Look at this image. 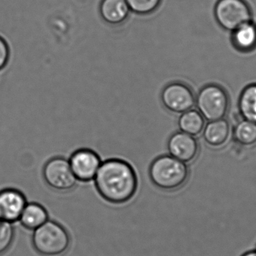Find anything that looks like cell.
<instances>
[{"instance_id":"cell-16","label":"cell","mask_w":256,"mask_h":256,"mask_svg":"<svg viewBox=\"0 0 256 256\" xmlns=\"http://www.w3.org/2000/svg\"><path fill=\"white\" fill-rule=\"evenodd\" d=\"M239 110L244 120L256 123V84L248 86L242 92Z\"/></svg>"},{"instance_id":"cell-7","label":"cell","mask_w":256,"mask_h":256,"mask_svg":"<svg viewBox=\"0 0 256 256\" xmlns=\"http://www.w3.org/2000/svg\"><path fill=\"white\" fill-rule=\"evenodd\" d=\"M161 101L167 110L177 114H183L192 108L196 103L194 92L186 84L171 83L164 87Z\"/></svg>"},{"instance_id":"cell-1","label":"cell","mask_w":256,"mask_h":256,"mask_svg":"<svg viewBox=\"0 0 256 256\" xmlns=\"http://www.w3.org/2000/svg\"><path fill=\"white\" fill-rule=\"evenodd\" d=\"M94 180L99 195L110 204H126L138 189L134 167L123 159H110L102 162Z\"/></svg>"},{"instance_id":"cell-20","label":"cell","mask_w":256,"mask_h":256,"mask_svg":"<svg viewBox=\"0 0 256 256\" xmlns=\"http://www.w3.org/2000/svg\"><path fill=\"white\" fill-rule=\"evenodd\" d=\"M8 45L7 42L0 36V70L2 69L7 65L9 60Z\"/></svg>"},{"instance_id":"cell-2","label":"cell","mask_w":256,"mask_h":256,"mask_svg":"<svg viewBox=\"0 0 256 256\" xmlns=\"http://www.w3.org/2000/svg\"><path fill=\"white\" fill-rule=\"evenodd\" d=\"M186 163L170 155L158 156L150 164L148 176L154 186L166 192L178 190L184 186L189 178Z\"/></svg>"},{"instance_id":"cell-12","label":"cell","mask_w":256,"mask_h":256,"mask_svg":"<svg viewBox=\"0 0 256 256\" xmlns=\"http://www.w3.org/2000/svg\"><path fill=\"white\" fill-rule=\"evenodd\" d=\"M48 220H49L48 211L42 204L38 203L27 204L19 219L22 227L31 231L37 229Z\"/></svg>"},{"instance_id":"cell-5","label":"cell","mask_w":256,"mask_h":256,"mask_svg":"<svg viewBox=\"0 0 256 256\" xmlns=\"http://www.w3.org/2000/svg\"><path fill=\"white\" fill-rule=\"evenodd\" d=\"M214 15L218 24L228 31L252 21V11L245 0H218Z\"/></svg>"},{"instance_id":"cell-11","label":"cell","mask_w":256,"mask_h":256,"mask_svg":"<svg viewBox=\"0 0 256 256\" xmlns=\"http://www.w3.org/2000/svg\"><path fill=\"white\" fill-rule=\"evenodd\" d=\"M130 11L126 0H102L100 3V16L111 25L124 23L129 16Z\"/></svg>"},{"instance_id":"cell-22","label":"cell","mask_w":256,"mask_h":256,"mask_svg":"<svg viewBox=\"0 0 256 256\" xmlns=\"http://www.w3.org/2000/svg\"><path fill=\"white\" fill-rule=\"evenodd\" d=\"M0 221H2L1 219H0Z\"/></svg>"},{"instance_id":"cell-3","label":"cell","mask_w":256,"mask_h":256,"mask_svg":"<svg viewBox=\"0 0 256 256\" xmlns=\"http://www.w3.org/2000/svg\"><path fill=\"white\" fill-rule=\"evenodd\" d=\"M33 231V247L40 255L62 256L70 248V234L58 222L48 220Z\"/></svg>"},{"instance_id":"cell-14","label":"cell","mask_w":256,"mask_h":256,"mask_svg":"<svg viewBox=\"0 0 256 256\" xmlns=\"http://www.w3.org/2000/svg\"><path fill=\"white\" fill-rule=\"evenodd\" d=\"M234 46L242 51H250L256 47V25L252 21L243 24L232 32Z\"/></svg>"},{"instance_id":"cell-19","label":"cell","mask_w":256,"mask_h":256,"mask_svg":"<svg viewBox=\"0 0 256 256\" xmlns=\"http://www.w3.org/2000/svg\"><path fill=\"white\" fill-rule=\"evenodd\" d=\"M13 223L0 221V255L8 250L14 238Z\"/></svg>"},{"instance_id":"cell-6","label":"cell","mask_w":256,"mask_h":256,"mask_svg":"<svg viewBox=\"0 0 256 256\" xmlns=\"http://www.w3.org/2000/svg\"><path fill=\"white\" fill-rule=\"evenodd\" d=\"M42 174L46 184L58 192L73 190L78 181L70 168L69 161L60 156L48 160L44 166Z\"/></svg>"},{"instance_id":"cell-8","label":"cell","mask_w":256,"mask_h":256,"mask_svg":"<svg viewBox=\"0 0 256 256\" xmlns=\"http://www.w3.org/2000/svg\"><path fill=\"white\" fill-rule=\"evenodd\" d=\"M68 161L76 180L82 183L92 181L102 163L96 152L86 148L75 151Z\"/></svg>"},{"instance_id":"cell-17","label":"cell","mask_w":256,"mask_h":256,"mask_svg":"<svg viewBox=\"0 0 256 256\" xmlns=\"http://www.w3.org/2000/svg\"><path fill=\"white\" fill-rule=\"evenodd\" d=\"M234 138L240 145L252 147L256 144V123L243 120L236 124Z\"/></svg>"},{"instance_id":"cell-9","label":"cell","mask_w":256,"mask_h":256,"mask_svg":"<svg viewBox=\"0 0 256 256\" xmlns=\"http://www.w3.org/2000/svg\"><path fill=\"white\" fill-rule=\"evenodd\" d=\"M167 148L170 156L184 163L194 161L198 153V144L196 138L183 132H176L170 137Z\"/></svg>"},{"instance_id":"cell-15","label":"cell","mask_w":256,"mask_h":256,"mask_svg":"<svg viewBox=\"0 0 256 256\" xmlns=\"http://www.w3.org/2000/svg\"><path fill=\"white\" fill-rule=\"evenodd\" d=\"M204 119L198 111L189 110L183 113L178 120L180 132L192 136L200 135L204 128Z\"/></svg>"},{"instance_id":"cell-4","label":"cell","mask_w":256,"mask_h":256,"mask_svg":"<svg viewBox=\"0 0 256 256\" xmlns=\"http://www.w3.org/2000/svg\"><path fill=\"white\" fill-rule=\"evenodd\" d=\"M198 112L210 121L224 119L228 112L230 99L224 88L210 84L203 87L196 98Z\"/></svg>"},{"instance_id":"cell-21","label":"cell","mask_w":256,"mask_h":256,"mask_svg":"<svg viewBox=\"0 0 256 256\" xmlns=\"http://www.w3.org/2000/svg\"><path fill=\"white\" fill-rule=\"evenodd\" d=\"M243 256H256V251L248 252V253L244 254Z\"/></svg>"},{"instance_id":"cell-13","label":"cell","mask_w":256,"mask_h":256,"mask_svg":"<svg viewBox=\"0 0 256 256\" xmlns=\"http://www.w3.org/2000/svg\"><path fill=\"white\" fill-rule=\"evenodd\" d=\"M204 139L209 145L218 147L224 145L230 134V123L225 119L210 121L204 128Z\"/></svg>"},{"instance_id":"cell-18","label":"cell","mask_w":256,"mask_h":256,"mask_svg":"<svg viewBox=\"0 0 256 256\" xmlns=\"http://www.w3.org/2000/svg\"><path fill=\"white\" fill-rule=\"evenodd\" d=\"M130 10L137 15H149L156 10L161 0H126Z\"/></svg>"},{"instance_id":"cell-10","label":"cell","mask_w":256,"mask_h":256,"mask_svg":"<svg viewBox=\"0 0 256 256\" xmlns=\"http://www.w3.org/2000/svg\"><path fill=\"white\" fill-rule=\"evenodd\" d=\"M26 204V197L20 191L14 189L0 191V219L10 223L19 221Z\"/></svg>"}]
</instances>
